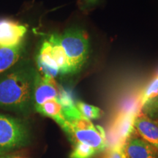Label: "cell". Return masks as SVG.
Returning <instances> with one entry per match:
<instances>
[{
  "label": "cell",
  "instance_id": "obj_1",
  "mask_svg": "<svg viewBox=\"0 0 158 158\" xmlns=\"http://www.w3.org/2000/svg\"><path fill=\"white\" fill-rule=\"evenodd\" d=\"M37 71L29 65L16 67L0 78V108L27 114L34 108Z\"/></svg>",
  "mask_w": 158,
  "mask_h": 158
},
{
  "label": "cell",
  "instance_id": "obj_2",
  "mask_svg": "<svg viewBox=\"0 0 158 158\" xmlns=\"http://www.w3.org/2000/svg\"><path fill=\"white\" fill-rule=\"evenodd\" d=\"M56 35L68 56L72 74L77 73L89 58V43L87 35L80 28H69L62 34Z\"/></svg>",
  "mask_w": 158,
  "mask_h": 158
},
{
  "label": "cell",
  "instance_id": "obj_3",
  "mask_svg": "<svg viewBox=\"0 0 158 158\" xmlns=\"http://www.w3.org/2000/svg\"><path fill=\"white\" fill-rule=\"evenodd\" d=\"M64 132L73 143L76 142L86 144L94 148L98 152L108 147L106 135L101 127L95 126L84 116L68 122Z\"/></svg>",
  "mask_w": 158,
  "mask_h": 158
},
{
  "label": "cell",
  "instance_id": "obj_4",
  "mask_svg": "<svg viewBox=\"0 0 158 158\" xmlns=\"http://www.w3.org/2000/svg\"><path fill=\"white\" fill-rule=\"evenodd\" d=\"M29 141V129L22 120L0 114V156L25 147Z\"/></svg>",
  "mask_w": 158,
  "mask_h": 158
},
{
  "label": "cell",
  "instance_id": "obj_5",
  "mask_svg": "<svg viewBox=\"0 0 158 158\" xmlns=\"http://www.w3.org/2000/svg\"><path fill=\"white\" fill-rule=\"evenodd\" d=\"M137 114L133 112H121L118 114L110 127L109 133L106 136L109 147L124 145L126 140L135 133L134 121Z\"/></svg>",
  "mask_w": 158,
  "mask_h": 158
},
{
  "label": "cell",
  "instance_id": "obj_6",
  "mask_svg": "<svg viewBox=\"0 0 158 158\" xmlns=\"http://www.w3.org/2000/svg\"><path fill=\"white\" fill-rule=\"evenodd\" d=\"M61 89L54 78L43 76L37 72L33 91L34 108L49 100L58 98Z\"/></svg>",
  "mask_w": 158,
  "mask_h": 158
},
{
  "label": "cell",
  "instance_id": "obj_7",
  "mask_svg": "<svg viewBox=\"0 0 158 158\" xmlns=\"http://www.w3.org/2000/svg\"><path fill=\"white\" fill-rule=\"evenodd\" d=\"M25 26L15 21L4 19L0 21V47L15 46L23 43L27 33Z\"/></svg>",
  "mask_w": 158,
  "mask_h": 158
},
{
  "label": "cell",
  "instance_id": "obj_8",
  "mask_svg": "<svg viewBox=\"0 0 158 158\" xmlns=\"http://www.w3.org/2000/svg\"><path fill=\"white\" fill-rule=\"evenodd\" d=\"M134 130L138 136L158 152V120L148 117L141 111L135 116Z\"/></svg>",
  "mask_w": 158,
  "mask_h": 158
},
{
  "label": "cell",
  "instance_id": "obj_9",
  "mask_svg": "<svg viewBox=\"0 0 158 158\" xmlns=\"http://www.w3.org/2000/svg\"><path fill=\"white\" fill-rule=\"evenodd\" d=\"M124 150L127 158H158V152L135 132L126 140Z\"/></svg>",
  "mask_w": 158,
  "mask_h": 158
},
{
  "label": "cell",
  "instance_id": "obj_10",
  "mask_svg": "<svg viewBox=\"0 0 158 158\" xmlns=\"http://www.w3.org/2000/svg\"><path fill=\"white\" fill-rule=\"evenodd\" d=\"M37 64L39 73L43 76L54 79L60 74L53 56L51 44L48 40L43 41L41 45L37 56Z\"/></svg>",
  "mask_w": 158,
  "mask_h": 158
},
{
  "label": "cell",
  "instance_id": "obj_11",
  "mask_svg": "<svg viewBox=\"0 0 158 158\" xmlns=\"http://www.w3.org/2000/svg\"><path fill=\"white\" fill-rule=\"evenodd\" d=\"M35 109L42 115L54 119L63 130L68 125V122L65 119L63 114L62 106L57 99L49 100Z\"/></svg>",
  "mask_w": 158,
  "mask_h": 158
},
{
  "label": "cell",
  "instance_id": "obj_12",
  "mask_svg": "<svg viewBox=\"0 0 158 158\" xmlns=\"http://www.w3.org/2000/svg\"><path fill=\"white\" fill-rule=\"evenodd\" d=\"M24 51V44L12 47H0V74L13 67L18 62Z\"/></svg>",
  "mask_w": 158,
  "mask_h": 158
},
{
  "label": "cell",
  "instance_id": "obj_13",
  "mask_svg": "<svg viewBox=\"0 0 158 158\" xmlns=\"http://www.w3.org/2000/svg\"><path fill=\"white\" fill-rule=\"evenodd\" d=\"M48 40L51 44L53 56H54L55 62L59 68V73L61 75L72 74L68 58L62 45L59 44L56 34L51 35Z\"/></svg>",
  "mask_w": 158,
  "mask_h": 158
},
{
  "label": "cell",
  "instance_id": "obj_14",
  "mask_svg": "<svg viewBox=\"0 0 158 158\" xmlns=\"http://www.w3.org/2000/svg\"><path fill=\"white\" fill-rule=\"evenodd\" d=\"M76 108L80 114L84 118L89 120L97 119L100 118L102 115V110L100 108L86 103L84 102L78 101L76 103Z\"/></svg>",
  "mask_w": 158,
  "mask_h": 158
},
{
  "label": "cell",
  "instance_id": "obj_15",
  "mask_svg": "<svg viewBox=\"0 0 158 158\" xmlns=\"http://www.w3.org/2000/svg\"><path fill=\"white\" fill-rule=\"evenodd\" d=\"M158 96V73L152 79L144 90L142 92L141 98L139 99L141 106L145 105L152 99Z\"/></svg>",
  "mask_w": 158,
  "mask_h": 158
},
{
  "label": "cell",
  "instance_id": "obj_16",
  "mask_svg": "<svg viewBox=\"0 0 158 158\" xmlns=\"http://www.w3.org/2000/svg\"><path fill=\"white\" fill-rule=\"evenodd\" d=\"M98 152L86 144L76 142L70 155V158H92Z\"/></svg>",
  "mask_w": 158,
  "mask_h": 158
},
{
  "label": "cell",
  "instance_id": "obj_17",
  "mask_svg": "<svg viewBox=\"0 0 158 158\" xmlns=\"http://www.w3.org/2000/svg\"><path fill=\"white\" fill-rule=\"evenodd\" d=\"M141 111L148 117L158 120V96L143 105Z\"/></svg>",
  "mask_w": 158,
  "mask_h": 158
},
{
  "label": "cell",
  "instance_id": "obj_18",
  "mask_svg": "<svg viewBox=\"0 0 158 158\" xmlns=\"http://www.w3.org/2000/svg\"><path fill=\"white\" fill-rule=\"evenodd\" d=\"M104 158H127L124 150V145H116L109 147Z\"/></svg>",
  "mask_w": 158,
  "mask_h": 158
}]
</instances>
